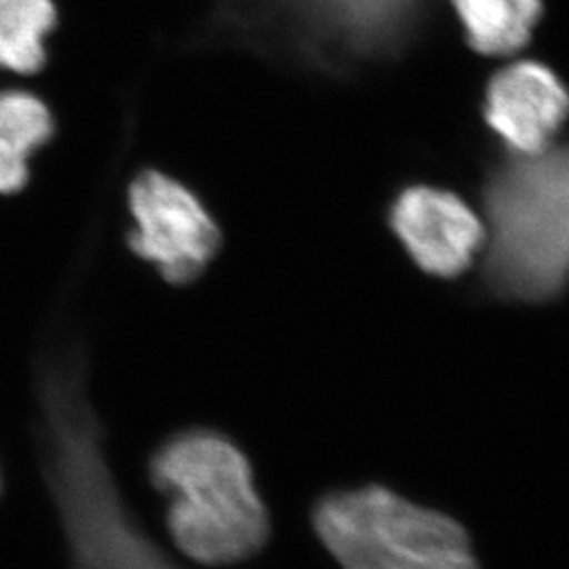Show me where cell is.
<instances>
[{"mask_svg":"<svg viewBox=\"0 0 569 569\" xmlns=\"http://www.w3.org/2000/svg\"><path fill=\"white\" fill-rule=\"evenodd\" d=\"M56 117L39 96L0 91V194H18L32 173V159L53 140Z\"/></svg>","mask_w":569,"mask_h":569,"instance_id":"52a82bcc","label":"cell"},{"mask_svg":"<svg viewBox=\"0 0 569 569\" xmlns=\"http://www.w3.org/2000/svg\"><path fill=\"white\" fill-rule=\"evenodd\" d=\"M483 117L512 154H536L568 121L569 89L547 63L512 61L489 81Z\"/></svg>","mask_w":569,"mask_h":569,"instance_id":"8992f818","label":"cell"},{"mask_svg":"<svg viewBox=\"0 0 569 569\" xmlns=\"http://www.w3.org/2000/svg\"><path fill=\"white\" fill-rule=\"evenodd\" d=\"M472 51L507 58L528 47L542 20L545 0H451Z\"/></svg>","mask_w":569,"mask_h":569,"instance_id":"ba28073f","label":"cell"},{"mask_svg":"<svg viewBox=\"0 0 569 569\" xmlns=\"http://www.w3.org/2000/svg\"><path fill=\"white\" fill-rule=\"evenodd\" d=\"M129 249L169 284L194 283L216 260L222 232L211 211L178 178L142 169L127 188Z\"/></svg>","mask_w":569,"mask_h":569,"instance_id":"277c9868","label":"cell"},{"mask_svg":"<svg viewBox=\"0 0 569 569\" xmlns=\"http://www.w3.org/2000/svg\"><path fill=\"white\" fill-rule=\"evenodd\" d=\"M312 526L342 569H479L458 521L380 486L329 493Z\"/></svg>","mask_w":569,"mask_h":569,"instance_id":"3957f363","label":"cell"},{"mask_svg":"<svg viewBox=\"0 0 569 569\" xmlns=\"http://www.w3.org/2000/svg\"><path fill=\"white\" fill-rule=\"evenodd\" d=\"M150 479L169 502V533L190 559L226 566L264 547L270 519L249 460L222 432H178L152 456Z\"/></svg>","mask_w":569,"mask_h":569,"instance_id":"6da1fadb","label":"cell"},{"mask_svg":"<svg viewBox=\"0 0 569 569\" xmlns=\"http://www.w3.org/2000/svg\"><path fill=\"white\" fill-rule=\"evenodd\" d=\"M483 204L489 287L521 302L561 293L569 281V143L498 164Z\"/></svg>","mask_w":569,"mask_h":569,"instance_id":"7a4b0ae2","label":"cell"},{"mask_svg":"<svg viewBox=\"0 0 569 569\" xmlns=\"http://www.w3.org/2000/svg\"><path fill=\"white\" fill-rule=\"evenodd\" d=\"M58 26L53 0H0V70L37 74L47 61V37Z\"/></svg>","mask_w":569,"mask_h":569,"instance_id":"9c48e42d","label":"cell"},{"mask_svg":"<svg viewBox=\"0 0 569 569\" xmlns=\"http://www.w3.org/2000/svg\"><path fill=\"white\" fill-rule=\"evenodd\" d=\"M390 226L409 258L432 277L462 274L483 249V220L458 194L409 186L390 207Z\"/></svg>","mask_w":569,"mask_h":569,"instance_id":"5b68a950","label":"cell"}]
</instances>
